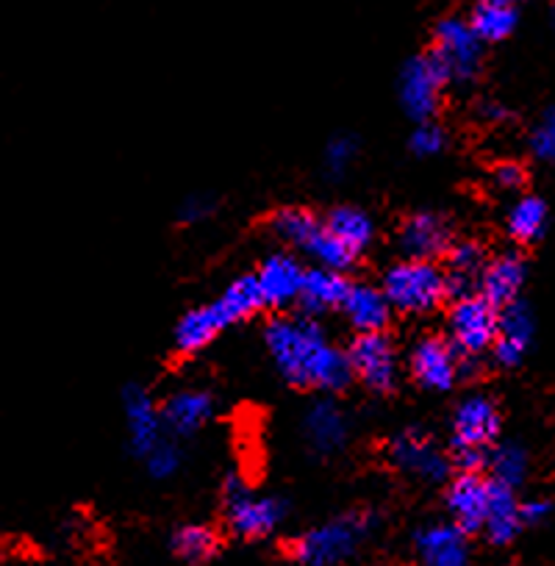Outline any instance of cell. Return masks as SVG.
<instances>
[{"label": "cell", "mask_w": 555, "mask_h": 566, "mask_svg": "<svg viewBox=\"0 0 555 566\" xmlns=\"http://www.w3.org/2000/svg\"><path fill=\"white\" fill-rule=\"evenodd\" d=\"M448 84V70L442 67V62L431 51L406 62V67L400 73V103L408 117L428 123L437 114L439 101H442V90Z\"/></svg>", "instance_id": "7"}, {"label": "cell", "mask_w": 555, "mask_h": 566, "mask_svg": "<svg viewBox=\"0 0 555 566\" xmlns=\"http://www.w3.org/2000/svg\"><path fill=\"white\" fill-rule=\"evenodd\" d=\"M505 228H509V233L516 242H536L544 233V228H547V206H544V200H538L536 195H525V198L516 200L511 206Z\"/></svg>", "instance_id": "27"}, {"label": "cell", "mask_w": 555, "mask_h": 566, "mask_svg": "<svg viewBox=\"0 0 555 566\" xmlns=\"http://www.w3.org/2000/svg\"><path fill=\"white\" fill-rule=\"evenodd\" d=\"M172 549L184 564L200 566L214 558L220 549V536L209 525H184L172 536Z\"/></svg>", "instance_id": "29"}, {"label": "cell", "mask_w": 555, "mask_h": 566, "mask_svg": "<svg viewBox=\"0 0 555 566\" xmlns=\"http://www.w3.org/2000/svg\"><path fill=\"white\" fill-rule=\"evenodd\" d=\"M531 150L536 159L555 161V106L544 112L538 125L531 134Z\"/></svg>", "instance_id": "32"}, {"label": "cell", "mask_w": 555, "mask_h": 566, "mask_svg": "<svg viewBox=\"0 0 555 566\" xmlns=\"http://www.w3.org/2000/svg\"><path fill=\"white\" fill-rule=\"evenodd\" d=\"M211 411H214V400H211L209 391L184 389L167 397L165 406H161V422L178 437H187V433L198 431L200 424L211 417Z\"/></svg>", "instance_id": "22"}, {"label": "cell", "mask_w": 555, "mask_h": 566, "mask_svg": "<svg viewBox=\"0 0 555 566\" xmlns=\"http://www.w3.org/2000/svg\"><path fill=\"white\" fill-rule=\"evenodd\" d=\"M353 378L362 380L373 391H391L397 384V350L389 336L380 334H358L347 347Z\"/></svg>", "instance_id": "8"}, {"label": "cell", "mask_w": 555, "mask_h": 566, "mask_svg": "<svg viewBox=\"0 0 555 566\" xmlns=\"http://www.w3.org/2000/svg\"><path fill=\"white\" fill-rule=\"evenodd\" d=\"M211 211H214V200H211L209 195H192V198H187L181 203L178 217H181V222H200L206 220Z\"/></svg>", "instance_id": "36"}, {"label": "cell", "mask_w": 555, "mask_h": 566, "mask_svg": "<svg viewBox=\"0 0 555 566\" xmlns=\"http://www.w3.org/2000/svg\"><path fill=\"white\" fill-rule=\"evenodd\" d=\"M470 25L483 42H503L514 34L516 29V9L500 7V3H486L478 0V7L472 9Z\"/></svg>", "instance_id": "30"}, {"label": "cell", "mask_w": 555, "mask_h": 566, "mask_svg": "<svg viewBox=\"0 0 555 566\" xmlns=\"http://www.w3.org/2000/svg\"><path fill=\"white\" fill-rule=\"evenodd\" d=\"M478 114H481L483 119H489V123H503V119L509 117L505 106H500V103H494V101L481 103V106H478Z\"/></svg>", "instance_id": "39"}, {"label": "cell", "mask_w": 555, "mask_h": 566, "mask_svg": "<svg viewBox=\"0 0 555 566\" xmlns=\"http://www.w3.org/2000/svg\"><path fill=\"white\" fill-rule=\"evenodd\" d=\"M303 431L317 453L331 455L347 442V417L336 402L320 400L303 417Z\"/></svg>", "instance_id": "21"}, {"label": "cell", "mask_w": 555, "mask_h": 566, "mask_svg": "<svg viewBox=\"0 0 555 566\" xmlns=\"http://www.w3.org/2000/svg\"><path fill=\"white\" fill-rule=\"evenodd\" d=\"M270 228L278 239L290 242L292 248L306 250L308 242L314 239V233L323 228V222H320L308 209H301V206H286V209H278L275 214L270 217Z\"/></svg>", "instance_id": "26"}, {"label": "cell", "mask_w": 555, "mask_h": 566, "mask_svg": "<svg viewBox=\"0 0 555 566\" xmlns=\"http://www.w3.org/2000/svg\"><path fill=\"white\" fill-rule=\"evenodd\" d=\"M553 25H555V3H553Z\"/></svg>", "instance_id": "41"}, {"label": "cell", "mask_w": 555, "mask_h": 566, "mask_svg": "<svg viewBox=\"0 0 555 566\" xmlns=\"http://www.w3.org/2000/svg\"><path fill=\"white\" fill-rule=\"evenodd\" d=\"M356 156V139L353 136H334L325 148V167L331 176H342Z\"/></svg>", "instance_id": "33"}, {"label": "cell", "mask_w": 555, "mask_h": 566, "mask_svg": "<svg viewBox=\"0 0 555 566\" xmlns=\"http://www.w3.org/2000/svg\"><path fill=\"white\" fill-rule=\"evenodd\" d=\"M123 406L125 417H128V433H130V450L139 459H148L154 453L156 444L161 442V408H156V402L150 400L148 389L143 386H125L123 391Z\"/></svg>", "instance_id": "15"}, {"label": "cell", "mask_w": 555, "mask_h": 566, "mask_svg": "<svg viewBox=\"0 0 555 566\" xmlns=\"http://www.w3.org/2000/svg\"><path fill=\"white\" fill-rule=\"evenodd\" d=\"M450 345L459 350V356H481L489 347H494L500 334V312L498 306L481 295L455 301L448 317Z\"/></svg>", "instance_id": "6"}, {"label": "cell", "mask_w": 555, "mask_h": 566, "mask_svg": "<svg viewBox=\"0 0 555 566\" xmlns=\"http://www.w3.org/2000/svg\"><path fill=\"white\" fill-rule=\"evenodd\" d=\"M264 342L275 367L290 384L323 391H339L350 384L353 367L347 353L331 345L317 319L308 314L270 319Z\"/></svg>", "instance_id": "1"}, {"label": "cell", "mask_w": 555, "mask_h": 566, "mask_svg": "<svg viewBox=\"0 0 555 566\" xmlns=\"http://www.w3.org/2000/svg\"><path fill=\"white\" fill-rule=\"evenodd\" d=\"M350 286L353 283H347V277L342 272L314 266V270H306V281H303V292L297 303L303 306V314L317 317V314L345 306V297L350 292Z\"/></svg>", "instance_id": "20"}, {"label": "cell", "mask_w": 555, "mask_h": 566, "mask_svg": "<svg viewBox=\"0 0 555 566\" xmlns=\"http://www.w3.org/2000/svg\"><path fill=\"white\" fill-rule=\"evenodd\" d=\"M444 148V130L433 123H422L420 128L411 134V150L417 156H437Z\"/></svg>", "instance_id": "35"}, {"label": "cell", "mask_w": 555, "mask_h": 566, "mask_svg": "<svg viewBox=\"0 0 555 566\" xmlns=\"http://www.w3.org/2000/svg\"><path fill=\"white\" fill-rule=\"evenodd\" d=\"M489 472L500 486L516 489L527 478V453L516 442H500L489 450Z\"/></svg>", "instance_id": "31"}, {"label": "cell", "mask_w": 555, "mask_h": 566, "mask_svg": "<svg viewBox=\"0 0 555 566\" xmlns=\"http://www.w3.org/2000/svg\"><path fill=\"white\" fill-rule=\"evenodd\" d=\"M525 527L522 522V503L514 497V489L500 486L492 481V503H489L486 525L483 533L492 544H509L520 536V531Z\"/></svg>", "instance_id": "23"}, {"label": "cell", "mask_w": 555, "mask_h": 566, "mask_svg": "<svg viewBox=\"0 0 555 566\" xmlns=\"http://www.w3.org/2000/svg\"><path fill=\"white\" fill-rule=\"evenodd\" d=\"M494 181L503 189H522L527 181V172L520 161H503V165H498V170H494Z\"/></svg>", "instance_id": "37"}, {"label": "cell", "mask_w": 555, "mask_h": 566, "mask_svg": "<svg viewBox=\"0 0 555 566\" xmlns=\"http://www.w3.org/2000/svg\"><path fill=\"white\" fill-rule=\"evenodd\" d=\"M222 497H226L228 527L242 538L270 536V533L278 527V522L284 520L286 514L281 500L255 497V494L248 489V483L237 475H231L226 481Z\"/></svg>", "instance_id": "4"}, {"label": "cell", "mask_w": 555, "mask_h": 566, "mask_svg": "<svg viewBox=\"0 0 555 566\" xmlns=\"http://www.w3.org/2000/svg\"><path fill=\"white\" fill-rule=\"evenodd\" d=\"M411 375L417 378V384H422L426 389L433 391H448L453 389L459 375L461 356L450 339H442V336H422L417 345L411 347Z\"/></svg>", "instance_id": "11"}, {"label": "cell", "mask_w": 555, "mask_h": 566, "mask_svg": "<svg viewBox=\"0 0 555 566\" xmlns=\"http://www.w3.org/2000/svg\"><path fill=\"white\" fill-rule=\"evenodd\" d=\"M417 553L426 566H467L470 547L467 533L459 525H428L417 533Z\"/></svg>", "instance_id": "18"}, {"label": "cell", "mask_w": 555, "mask_h": 566, "mask_svg": "<svg viewBox=\"0 0 555 566\" xmlns=\"http://www.w3.org/2000/svg\"><path fill=\"white\" fill-rule=\"evenodd\" d=\"M389 461L408 478L426 483H442L450 475V461L442 450L431 442V437L417 428L397 433L389 442Z\"/></svg>", "instance_id": "9"}, {"label": "cell", "mask_w": 555, "mask_h": 566, "mask_svg": "<svg viewBox=\"0 0 555 566\" xmlns=\"http://www.w3.org/2000/svg\"><path fill=\"white\" fill-rule=\"evenodd\" d=\"M347 323L358 331V334H380L389 323L391 303L386 297L384 286H369V283H353L350 292L345 297Z\"/></svg>", "instance_id": "19"}, {"label": "cell", "mask_w": 555, "mask_h": 566, "mask_svg": "<svg viewBox=\"0 0 555 566\" xmlns=\"http://www.w3.org/2000/svg\"><path fill=\"white\" fill-rule=\"evenodd\" d=\"M373 525L375 520L367 511L336 516V520L325 522V525L314 527L306 536L297 538L292 555L303 566H336L350 558V555H356L364 538L373 533Z\"/></svg>", "instance_id": "2"}, {"label": "cell", "mask_w": 555, "mask_h": 566, "mask_svg": "<svg viewBox=\"0 0 555 566\" xmlns=\"http://www.w3.org/2000/svg\"><path fill=\"white\" fill-rule=\"evenodd\" d=\"M500 433V411L492 397L470 395L453 411L455 450H492Z\"/></svg>", "instance_id": "10"}, {"label": "cell", "mask_w": 555, "mask_h": 566, "mask_svg": "<svg viewBox=\"0 0 555 566\" xmlns=\"http://www.w3.org/2000/svg\"><path fill=\"white\" fill-rule=\"evenodd\" d=\"M492 503V478H481V472H461L448 489V511L453 525L470 533L483 531Z\"/></svg>", "instance_id": "12"}, {"label": "cell", "mask_w": 555, "mask_h": 566, "mask_svg": "<svg viewBox=\"0 0 555 566\" xmlns=\"http://www.w3.org/2000/svg\"><path fill=\"white\" fill-rule=\"evenodd\" d=\"M325 226L334 233L336 239L347 244L353 253H362L364 248H369L375 239V226L369 220L367 211L356 209V206H336L328 217H325Z\"/></svg>", "instance_id": "25"}, {"label": "cell", "mask_w": 555, "mask_h": 566, "mask_svg": "<svg viewBox=\"0 0 555 566\" xmlns=\"http://www.w3.org/2000/svg\"><path fill=\"white\" fill-rule=\"evenodd\" d=\"M228 317L222 314V308L214 303L209 306H200L195 312H189L187 317L178 323L176 328V347L181 353H198L200 347L209 345L222 328H228Z\"/></svg>", "instance_id": "24"}, {"label": "cell", "mask_w": 555, "mask_h": 566, "mask_svg": "<svg viewBox=\"0 0 555 566\" xmlns=\"http://www.w3.org/2000/svg\"><path fill=\"white\" fill-rule=\"evenodd\" d=\"M384 292L397 312L428 314L448 301V272L433 261L406 259L386 272Z\"/></svg>", "instance_id": "3"}, {"label": "cell", "mask_w": 555, "mask_h": 566, "mask_svg": "<svg viewBox=\"0 0 555 566\" xmlns=\"http://www.w3.org/2000/svg\"><path fill=\"white\" fill-rule=\"evenodd\" d=\"M255 281H259L264 306L284 308L290 306V303L301 301L306 270H303V264L295 259V255L272 253L270 259H264V264L259 266Z\"/></svg>", "instance_id": "14"}, {"label": "cell", "mask_w": 555, "mask_h": 566, "mask_svg": "<svg viewBox=\"0 0 555 566\" xmlns=\"http://www.w3.org/2000/svg\"><path fill=\"white\" fill-rule=\"evenodd\" d=\"M522 283H525V259L520 253H503L486 264L478 281V295L486 297L492 306L505 308L516 303Z\"/></svg>", "instance_id": "16"}, {"label": "cell", "mask_w": 555, "mask_h": 566, "mask_svg": "<svg viewBox=\"0 0 555 566\" xmlns=\"http://www.w3.org/2000/svg\"><path fill=\"white\" fill-rule=\"evenodd\" d=\"M486 3H500V7H514L516 3H522V0H486Z\"/></svg>", "instance_id": "40"}, {"label": "cell", "mask_w": 555, "mask_h": 566, "mask_svg": "<svg viewBox=\"0 0 555 566\" xmlns=\"http://www.w3.org/2000/svg\"><path fill=\"white\" fill-rule=\"evenodd\" d=\"M217 306L228 317V323H242V319L253 317L259 308H264V297H261L259 281L255 275H242L217 297Z\"/></svg>", "instance_id": "28"}, {"label": "cell", "mask_w": 555, "mask_h": 566, "mask_svg": "<svg viewBox=\"0 0 555 566\" xmlns=\"http://www.w3.org/2000/svg\"><path fill=\"white\" fill-rule=\"evenodd\" d=\"M533 314L525 303H511L500 312V334L494 342V361L503 364V367H516V364L525 358L527 347L533 342Z\"/></svg>", "instance_id": "17"}, {"label": "cell", "mask_w": 555, "mask_h": 566, "mask_svg": "<svg viewBox=\"0 0 555 566\" xmlns=\"http://www.w3.org/2000/svg\"><path fill=\"white\" fill-rule=\"evenodd\" d=\"M453 244V228L433 211H417L400 228V248L408 259L433 261L437 255L450 253Z\"/></svg>", "instance_id": "13"}, {"label": "cell", "mask_w": 555, "mask_h": 566, "mask_svg": "<svg viewBox=\"0 0 555 566\" xmlns=\"http://www.w3.org/2000/svg\"><path fill=\"white\" fill-rule=\"evenodd\" d=\"M145 464H148V472L154 478H170L172 472L178 470V464H181V453H178L176 444L161 439V442L154 448V453L145 459Z\"/></svg>", "instance_id": "34"}, {"label": "cell", "mask_w": 555, "mask_h": 566, "mask_svg": "<svg viewBox=\"0 0 555 566\" xmlns=\"http://www.w3.org/2000/svg\"><path fill=\"white\" fill-rule=\"evenodd\" d=\"M547 500H525V503H522V522H525V525H538L542 520H547Z\"/></svg>", "instance_id": "38"}, {"label": "cell", "mask_w": 555, "mask_h": 566, "mask_svg": "<svg viewBox=\"0 0 555 566\" xmlns=\"http://www.w3.org/2000/svg\"><path fill=\"white\" fill-rule=\"evenodd\" d=\"M431 53L442 62V67L448 70L450 81L467 84V81H472L481 73L483 40L475 34L470 20L444 18L439 20L437 29H433Z\"/></svg>", "instance_id": "5"}]
</instances>
